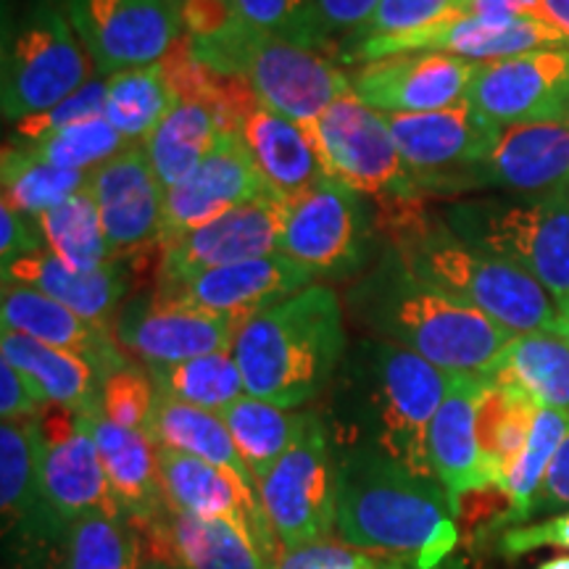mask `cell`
<instances>
[{"instance_id": "cell-35", "label": "cell", "mask_w": 569, "mask_h": 569, "mask_svg": "<svg viewBox=\"0 0 569 569\" xmlns=\"http://www.w3.org/2000/svg\"><path fill=\"white\" fill-rule=\"evenodd\" d=\"M167 569H264V561L227 522L169 509Z\"/></svg>"}, {"instance_id": "cell-51", "label": "cell", "mask_w": 569, "mask_h": 569, "mask_svg": "<svg viewBox=\"0 0 569 569\" xmlns=\"http://www.w3.org/2000/svg\"><path fill=\"white\" fill-rule=\"evenodd\" d=\"M46 407V398L32 386L30 377L6 359H0V415H3V422L32 419Z\"/></svg>"}, {"instance_id": "cell-30", "label": "cell", "mask_w": 569, "mask_h": 569, "mask_svg": "<svg viewBox=\"0 0 569 569\" xmlns=\"http://www.w3.org/2000/svg\"><path fill=\"white\" fill-rule=\"evenodd\" d=\"M0 356L30 377L46 403H56L77 415L101 411L103 377L82 356L38 343L11 330L0 332Z\"/></svg>"}, {"instance_id": "cell-45", "label": "cell", "mask_w": 569, "mask_h": 569, "mask_svg": "<svg viewBox=\"0 0 569 569\" xmlns=\"http://www.w3.org/2000/svg\"><path fill=\"white\" fill-rule=\"evenodd\" d=\"M467 0H380L375 11L356 30L346 34L343 46L375 38H396V34L417 32L436 21L465 13Z\"/></svg>"}, {"instance_id": "cell-24", "label": "cell", "mask_w": 569, "mask_h": 569, "mask_svg": "<svg viewBox=\"0 0 569 569\" xmlns=\"http://www.w3.org/2000/svg\"><path fill=\"white\" fill-rule=\"evenodd\" d=\"M311 284H317V277L309 269L277 251L240 261V264L209 269V272L190 277L188 282L156 284V288L198 309L251 319Z\"/></svg>"}, {"instance_id": "cell-49", "label": "cell", "mask_w": 569, "mask_h": 569, "mask_svg": "<svg viewBox=\"0 0 569 569\" xmlns=\"http://www.w3.org/2000/svg\"><path fill=\"white\" fill-rule=\"evenodd\" d=\"M382 557L359 551L353 546H340L336 540L301 546V549H282L274 569H369Z\"/></svg>"}, {"instance_id": "cell-23", "label": "cell", "mask_w": 569, "mask_h": 569, "mask_svg": "<svg viewBox=\"0 0 569 569\" xmlns=\"http://www.w3.org/2000/svg\"><path fill=\"white\" fill-rule=\"evenodd\" d=\"M382 117L422 193L438 177L480 163L493 151L501 132V127L480 117L467 101L440 111L382 113Z\"/></svg>"}, {"instance_id": "cell-44", "label": "cell", "mask_w": 569, "mask_h": 569, "mask_svg": "<svg viewBox=\"0 0 569 569\" xmlns=\"http://www.w3.org/2000/svg\"><path fill=\"white\" fill-rule=\"evenodd\" d=\"M227 3L240 19L259 30L311 48V51H330V30L317 0H227Z\"/></svg>"}, {"instance_id": "cell-38", "label": "cell", "mask_w": 569, "mask_h": 569, "mask_svg": "<svg viewBox=\"0 0 569 569\" xmlns=\"http://www.w3.org/2000/svg\"><path fill=\"white\" fill-rule=\"evenodd\" d=\"M148 551L127 517L90 515L69 525L59 569H146Z\"/></svg>"}, {"instance_id": "cell-17", "label": "cell", "mask_w": 569, "mask_h": 569, "mask_svg": "<svg viewBox=\"0 0 569 569\" xmlns=\"http://www.w3.org/2000/svg\"><path fill=\"white\" fill-rule=\"evenodd\" d=\"M42 440V488L63 525L90 515L127 517L113 496L101 453L77 411L48 403L38 415Z\"/></svg>"}, {"instance_id": "cell-18", "label": "cell", "mask_w": 569, "mask_h": 569, "mask_svg": "<svg viewBox=\"0 0 569 569\" xmlns=\"http://www.w3.org/2000/svg\"><path fill=\"white\" fill-rule=\"evenodd\" d=\"M467 103L496 127L569 122V48L478 63Z\"/></svg>"}, {"instance_id": "cell-20", "label": "cell", "mask_w": 569, "mask_h": 569, "mask_svg": "<svg viewBox=\"0 0 569 569\" xmlns=\"http://www.w3.org/2000/svg\"><path fill=\"white\" fill-rule=\"evenodd\" d=\"M106 240L113 259H138L151 246H161L167 188L156 177L146 148L130 142L124 151L88 174Z\"/></svg>"}, {"instance_id": "cell-27", "label": "cell", "mask_w": 569, "mask_h": 569, "mask_svg": "<svg viewBox=\"0 0 569 569\" xmlns=\"http://www.w3.org/2000/svg\"><path fill=\"white\" fill-rule=\"evenodd\" d=\"M3 282L30 284L67 306L74 315L111 332L113 319L132 288L130 267H124V259H111L103 267L80 272V269H71L61 259H56L48 248L24 256L17 264L3 269Z\"/></svg>"}, {"instance_id": "cell-36", "label": "cell", "mask_w": 569, "mask_h": 569, "mask_svg": "<svg viewBox=\"0 0 569 569\" xmlns=\"http://www.w3.org/2000/svg\"><path fill=\"white\" fill-rule=\"evenodd\" d=\"M177 101L161 61L106 77V113L127 142H142Z\"/></svg>"}, {"instance_id": "cell-3", "label": "cell", "mask_w": 569, "mask_h": 569, "mask_svg": "<svg viewBox=\"0 0 569 569\" xmlns=\"http://www.w3.org/2000/svg\"><path fill=\"white\" fill-rule=\"evenodd\" d=\"M388 248L409 274L482 311L511 336L559 332V315L540 284L509 261L465 243L425 201L375 206Z\"/></svg>"}, {"instance_id": "cell-28", "label": "cell", "mask_w": 569, "mask_h": 569, "mask_svg": "<svg viewBox=\"0 0 569 569\" xmlns=\"http://www.w3.org/2000/svg\"><path fill=\"white\" fill-rule=\"evenodd\" d=\"M238 132L267 188L284 201L330 177L311 132L267 106L253 103L240 119Z\"/></svg>"}, {"instance_id": "cell-29", "label": "cell", "mask_w": 569, "mask_h": 569, "mask_svg": "<svg viewBox=\"0 0 569 569\" xmlns=\"http://www.w3.org/2000/svg\"><path fill=\"white\" fill-rule=\"evenodd\" d=\"M101 453L111 490L130 522H146L167 511L161 488L159 446L146 430L113 425L101 411L82 415Z\"/></svg>"}, {"instance_id": "cell-58", "label": "cell", "mask_w": 569, "mask_h": 569, "mask_svg": "<svg viewBox=\"0 0 569 569\" xmlns=\"http://www.w3.org/2000/svg\"><path fill=\"white\" fill-rule=\"evenodd\" d=\"M559 332L567 338V343H569V322H561L559 325Z\"/></svg>"}, {"instance_id": "cell-8", "label": "cell", "mask_w": 569, "mask_h": 569, "mask_svg": "<svg viewBox=\"0 0 569 569\" xmlns=\"http://www.w3.org/2000/svg\"><path fill=\"white\" fill-rule=\"evenodd\" d=\"M96 74V63L77 38L61 0H27L3 40V119L17 124L53 109Z\"/></svg>"}, {"instance_id": "cell-14", "label": "cell", "mask_w": 569, "mask_h": 569, "mask_svg": "<svg viewBox=\"0 0 569 569\" xmlns=\"http://www.w3.org/2000/svg\"><path fill=\"white\" fill-rule=\"evenodd\" d=\"M503 190L511 196H546L569 190V122H532L501 127L486 159L438 177L425 196Z\"/></svg>"}, {"instance_id": "cell-7", "label": "cell", "mask_w": 569, "mask_h": 569, "mask_svg": "<svg viewBox=\"0 0 569 569\" xmlns=\"http://www.w3.org/2000/svg\"><path fill=\"white\" fill-rule=\"evenodd\" d=\"M443 222L465 243L532 277L553 301L559 325L569 322V190L467 198L446 206Z\"/></svg>"}, {"instance_id": "cell-55", "label": "cell", "mask_w": 569, "mask_h": 569, "mask_svg": "<svg viewBox=\"0 0 569 569\" xmlns=\"http://www.w3.org/2000/svg\"><path fill=\"white\" fill-rule=\"evenodd\" d=\"M538 3V19L549 21L559 32L569 38V0H536Z\"/></svg>"}, {"instance_id": "cell-21", "label": "cell", "mask_w": 569, "mask_h": 569, "mask_svg": "<svg viewBox=\"0 0 569 569\" xmlns=\"http://www.w3.org/2000/svg\"><path fill=\"white\" fill-rule=\"evenodd\" d=\"M478 61L448 53H401L361 63L351 92L380 113H427L467 101Z\"/></svg>"}, {"instance_id": "cell-6", "label": "cell", "mask_w": 569, "mask_h": 569, "mask_svg": "<svg viewBox=\"0 0 569 569\" xmlns=\"http://www.w3.org/2000/svg\"><path fill=\"white\" fill-rule=\"evenodd\" d=\"M346 353L343 306L322 282L253 315L232 348L246 393L290 411L332 386Z\"/></svg>"}, {"instance_id": "cell-16", "label": "cell", "mask_w": 569, "mask_h": 569, "mask_svg": "<svg viewBox=\"0 0 569 569\" xmlns=\"http://www.w3.org/2000/svg\"><path fill=\"white\" fill-rule=\"evenodd\" d=\"M161 488L167 507L211 522H227L259 551L264 569H274L282 546L277 540L256 482L188 453L159 448Z\"/></svg>"}, {"instance_id": "cell-26", "label": "cell", "mask_w": 569, "mask_h": 569, "mask_svg": "<svg viewBox=\"0 0 569 569\" xmlns=\"http://www.w3.org/2000/svg\"><path fill=\"white\" fill-rule=\"evenodd\" d=\"M482 382L486 377L451 375L443 401L427 432L432 472L453 498V503L475 490L496 488L482 461L478 436Z\"/></svg>"}, {"instance_id": "cell-57", "label": "cell", "mask_w": 569, "mask_h": 569, "mask_svg": "<svg viewBox=\"0 0 569 569\" xmlns=\"http://www.w3.org/2000/svg\"><path fill=\"white\" fill-rule=\"evenodd\" d=\"M538 569H569V557H553L543 565H538Z\"/></svg>"}, {"instance_id": "cell-46", "label": "cell", "mask_w": 569, "mask_h": 569, "mask_svg": "<svg viewBox=\"0 0 569 569\" xmlns=\"http://www.w3.org/2000/svg\"><path fill=\"white\" fill-rule=\"evenodd\" d=\"M103 113H106V77H96V80L82 84L74 96H69L67 101L53 106V109L34 113V117H27L13 124L9 146L27 148L32 146V142L48 138V134L63 130V127L84 122V119L103 117Z\"/></svg>"}, {"instance_id": "cell-40", "label": "cell", "mask_w": 569, "mask_h": 569, "mask_svg": "<svg viewBox=\"0 0 569 569\" xmlns=\"http://www.w3.org/2000/svg\"><path fill=\"white\" fill-rule=\"evenodd\" d=\"M38 222L46 234L48 251L71 269L90 272L113 259L103 232L101 211L88 184L56 209L40 213Z\"/></svg>"}, {"instance_id": "cell-25", "label": "cell", "mask_w": 569, "mask_h": 569, "mask_svg": "<svg viewBox=\"0 0 569 569\" xmlns=\"http://www.w3.org/2000/svg\"><path fill=\"white\" fill-rule=\"evenodd\" d=\"M0 319H3V330L82 356L98 369L103 380L117 369L130 365L111 330L88 322L63 303L30 288V284L3 282Z\"/></svg>"}, {"instance_id": "cell-15", "label": "cell", "mask_w": 569, "mask_h": 569, "mask_svg": "<svg viewBox=\"0 0 569 569\" xmlns=\"http://www.w3.org/2000/svg\"><path fill=\"white\" fill-rule=\"evenodd\" d=\"M248 317L217 315L163 293L130 298L113 319V338L148 367L180 365L219 351H232Z\"/></svg>"}, {"instance_id": "cell-39", "label": "cell", "mask_w": 569, "mask_h": 569, "mask_svg": "<svg viewBox=\"0 0 569 569\" xmlns=\"http://www.w3.org/2000/svg\"><path fill=\"white\" fill-rule=\"evenodd\" d=\"M148 375L159 393L213 415H222L240 396H246L243 375L232 351L198 356L180 365L148 367Z\"/></svg>"}, {"instance_id": "cell-12", "label": "cell", "mask_w": 569, "mask_h": 569, "mask_svg": "<svg viewBox=\"0 0 569 569\" xmlns=\"http://www.w3.org/2000/svg\"><path fill=\"white\" fill-rule=\"evenodd\" d=\"M98 77L161 61L184 38V0H61Z\"/></svg>"}, {"instance_id": "cell-1", "label": "cell", "mask_w": 569, "mask_h": 569, "mask_svg": "<svg viewBox=\"0 0 569 569\" xmlns=\"http://www.w3.org/2000/svg\"><path fill=\"white\" fill-rule=\"evenodd\" d=\"M451 375L409 348L380 338L359 340L346 353L325 419L336 448H369L417 478L438 480L427 451L430 422Z\"/></svg>"}, {"instance_id": "cell-2", "label": "cell", "mask_w": 569, "mask_h": 569, "mask_svg": "<svg viewBox=\"0 0 569 569\" xmlns=\"http://www.w3.org/2000/svg\"><path fill=\"white\" fill-rule=\"evenodd\" d=\"M338 522L348 546L377 557L446 565L459 543L457 503L438 480L417 478L369 448H336Z\"/></svg>"}, {"instance_id": "cell-42", "label": "cell", "mask_w": 569, "mask_h": 569, "mask_svg": "<svg viewBox=\"0 0 569 569\" xmlns=\"http://www.w3.org/2000/svg\"><path fill=\"white\" fill-rule=\"evenodd\" d=\"M569 432V415L557 409H540L532 425L530 440L525 446L522 457L511 467L507 482H503V493H507L509 511L501 519L498 528H517L532 519V501H536L540 486H543L546 472L553 453L559 451L561 440Z\"/></svg>"}, {"instance_id": "cell-13", "label": "cell", "mask_w": 569, "mask_h": 569, "mask_svg": "<svg viewBox=\"0 0 569 569\" xmlns=\"http://www.w3.org/2000/svg\"><path fill=\"white\" fill-rule=\"evenodd\" d=\"M546 48H569V38L543 19L488 21L478 17H459L436 21L417 32L396 38H375L353 46H340L336 59L343 63H369L401 53H448L467 61H503Z\"/></svg>"}, {"instance_id": "cell-4", "label": "cell", "mask_w": 569, "mask_h": 569, "mask_svg": "<svg viewBox=\"0 0 569 569\" xmlns=\"http://www.w3.org/2000/svg\"><path fill=\"white\" fill-rule=\"evenodd\" d=\"M184 34L203 67L243 80L256 101L306 130L351 92V74L327 53L248 24L227 0H184Z\"/></svg>"}, {"instance_id": "cell-9", "label": "cell", "mask_w": 569, "mask_h": 569, "mask_svg": "<svg viewBox=\"0 0 569 569\" xmlns=\"http://www.w3.org/2000/svg\"><path fill=\"white\" fill-rule=\"evenodd\" d=\"M282 549H301L332 536L338 522V453L319 411H301L298 432L259 486Z\"/></svg>"}, {"instance_id": "cell-43", "label": "cell", "mask_w": 569, "mask_h": 569, "mask_svg": "<svg viewBox=\"0 0 569 569\" xmlns=\"http://www.w3.org/2000/svg\"><path fill=\"white\" fill-rule=\"evenodd\" d=\"M130 146L117 127H113L106 117L84 119L63 130L48 134L32 146L21 148L32 156V159L53 163L61 169H74V172H92L101 163L113 159L119 151Z\"/></svg>"}, {"instance_id": "cell-48", "label": "cell", "mask_w": 569, "mask_h": 569, "mask_svg": "<svg viewBox=\"0 0 569 569\" xmlns=\"http://www.w3.org/2000/svg\"><path fill=\"white\" fill-rule=\"evenodd\" d=\"M540 549L569 551V511L553 515L543 522L517 525V528L503 530L496 540V551L507 559L528 557V553Z\"/></svg>"}, {"instance_id": "cell-47", "label": "cell", "mask_w": 569, "mask_h": 569, "mask_svg": "<svg viewBox=\"0 0 569 569\" xmlns=\"http://www.w3.org/2000/svg\"><path fill=\"white\" fill-rule=\"evenodd\" d=\"M156 403V386L151 375L127 365L103 380L101 415L113 425L130 430H148Z\"/></svg>"}, {"instance_id": "cell-5", "label": "cell", "mask_w": 569, "mask_h": 569, "mask_svg": "<svg viewBox=\"0 0 569 569\" xmlns=\"http://www.w3.org/2000/svg\"><path fill=\"white\" fill-rule=\"evenodd\" d=\"M348 306L369 338L409 348L446 375L486 377L515 338L482 311L409 274L390 248L351 290Z\"/></svg>"}, {"instance_id": "cell-56", "label": "cell", "mask_w": 569, "mask_h": 569, "mask_svg": "<svg viewBox=\"0 0 569 569\" xmlns=\"http://www.w3.org/2000/svg\"><path fill=\"white\" fill-rule=\"evenodd\" d=\"M390 569H422V567H417V561H411V559H393ZM432 569H467V567L459 565V561H446V565L432 567Z\"/></svg>"}, {"instance_id": "cell-11", "label": "cell", "mask_w": 569, "mask_h": 569, "mask_svg": "<svg viewBox=\"0 0 569 569\" xmlns=\"http://www.w3.org/2000/svg\"><path fill=\"white\" fill-rule=\"evenodd\" d=\"M309 132L327 174L372 198L375 206L425 201L386 117L361 103L353 92L332 103Z\"/></svg>"}, {"instance_id": "cell-10", "label": "cell", "mask_w": 569, "mask_h": 569, "mask_svg": "<svg viewBox=\"0 0 569 569\" xmlns=\"http://www.w3.org/2000/svg\"><path fill=\"white\" fill-rule=\"evenodd\" d=\"M380 234L377 209L367 196L327 177L284 201L277 251L290 256L319 280H346L365 272Z\"/></svg>"}, {"instance_id": "cell-19", "label": "cell", "mask_w": 569, "mask_h": 569, "mask_svg": "<svg viewBox=\"0 0 569 569\" xmlns=\"http://www.w3.org/2000/svg\"><path fill=\"white\" fill-rule=\"evenodd\" d=\"M284 219V198L267 193L213 222L161 246L159 280L156 284H180L209 269L240 264L277 253Z\"/></svg>"}, {"instance_id": "cell-37", "label": "cell", "mask_w": 569, "mask_h": 569, "mask_svg": "<svg viewBox=\"0 0 569 569\" xmlns=\"http://www.w3.org/2000/svg\"><path fill=\"white\" fill-rule=\"evenodd\" d=\"M222 419L234 446H238L240 459L246 461L248 472H251L256 488H259L269 469L280 461L282 453L293 443L301 411L280 409L274 403L246 393L222 411Z\"/></svg>"}, {"instance_id": "cell-50", "label": "cell", "mask_w": 569, "mask_h": 569, "mask_svg": "<svg viewBox=\"0 0 569 569\" xmlns=\"http://www.w3.org/2000/svg\"><path fill=\"white\" fill-rule=\"evenodd\" d=\"M46 234H42L38 219L3 203L0 209V264L3 269L17 264L24 256L46 251Z\"/></svg>"}, {"instance_id": "cell-52", "label": "cell", "mask_w": 569, "mask_h": 569, "mask_svg": "<svg viewBox=\"0 0 569 569\" xmlns=\"http://www.w3.org/2000/svg\"><path fill=\"white\" fill-rule=\"evenodd\" d=\"M561 511H569V432L553 453L543 486L532 501V517L561 515Z\"/></svg>"}, {"instance_id": "cell-53", "label": "cell", "mask_w": 569, "mask_h": 569, "mask_svg": "<svg viewBox=\"0 0 569 569\" xmlns=\"http://www.w3.org/2000/svg\"><path fill=\"white\" fill-rule=\"evenodd\" d=\"M317 3L330 34L332 32L348 34L375 11V6L380 3V0H317Z\"/></svg>"}, {"instance_id": "cell-31", "label": "cell", "mask_w": 569, "mask_h": 569, "mask_svg": "<svg viewBox=\"0 0 569 569\" xmlns=\"http://www.w3.org/2000/svg\"><path fill=\"white\" fill-rule=\"evenodd\" d=\"M224 132L232 127L219 117L217 109L198 98H177L167 117L142 142L148 161L163 188H174L201 167Z\"/></svg>"}, {"instance_id": "cell-22", "label": "cell", "mask_w": 569, "mask_h": 569, "mask_svg": "<svg viewBox=\"0 0 569 569\" xmlns=\"http://www.w3.org/2000/svg\"><path fill=\"white\" fill-rule=\"evenodd\" d=\"M267 193L272 190L256 169L240 132H224L217 148L201 161V167L188 180L167 190L161 246Z\"/></svg>"}, {"instance_id": "cell-41", "label": "cell", "mask_w": 569, "mask_h": 569, "mask_svg": "<svg viewBox=\"0 0 569 569\" xmlns=\"http://www.w3.org/2000/svg\"><path fill=\"white\" fill-rule=\"evenodd\" d=\"M0 182H3V203L19 213L38 219L40 213L56 209L88 184V172L61 169L53 163L32 159L17 146L3 148L0 163Z\"/></svg>"}, {"instance_id": "cell-32", "label": "cell", "mask_w": 569, "mask_h": 569, "mask_svg": "<svg viewBox=\"0 0 569 569\" xmlns=\"http://www.w3.org/2000/svg\"><path fill=\"white\" fill-rule=\"evenodd\" d=\"M538 403L569 415V343L561 332H525L503 348L486 375Z\"/></svg>"}, {"instance_id": "cell-33", "label": "cell", "mask_w": 569, "mask_h": 569, "mask_svg": "<svg viewBox=\"0 0 569 569\" xmlns=\"http://www.w3.org/2000/svg\"><path fill=\"white\" fill-rule=\"evenodd\" d=\"M146 432L159 448L203 459L213 467H222L227 472H234L253 482L222 415L190 407V403H182L156 390L153 415Z\"/></svg>"}, {"instance_id": "cell-34", "label": "cell", "mask_w": 569, "mask_h": 569, "mask_svg": "<svg viewBox=\"0 0 569 569\" xmlns=\"http://www.w3.org/2000/svg\"><path fill=\"white\" fill-rule=\"evenodd\" d=\"M540 407L528 396L509 386L482 382L480 407H478V436L486 469L496 488L503 490L511 467L522 457L528 446L532 425H536Z\"/></svg>"}, {"instance_id": "cell-54", "label": "cell", "mask_w": 569, "mask_h": 569, "mask_svg": "<svg viewBox=\"0 0 569 569\" xmlns=\"http://www.w3.org/2000/svg\"><path fill=\"white\" fill-rule=\"evenodd\" d=\"M467 17H478L488 21H509V19H538L536 0H467Z\"/></svg>"}]
</instances>
